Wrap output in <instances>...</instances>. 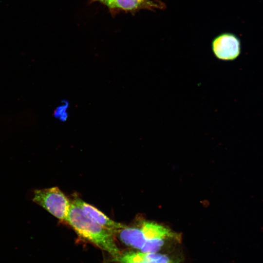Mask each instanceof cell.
<instances>
[{"instance_id": "cell-8", "label": "cell", "mask_w": 263, "mask_h": 263, "mask_svg": "<svg viewBox=\"0 0 263 263\" xmlns=\"http://www.w3.org/2000/svg\"><path fill=\"white\" fill-rule=\"evenodd\" d=\"M145 0H104L111 7L120 8L125 10H132L139 7Z\"/></svg>"}, {"instance_id": "cell-1", "label": "cell", "mask_w": 263, "mask_h": 263, "mask_svg": "<svg viewBox=\"0 0 263 263\" xmlns=\"http://www.w3.org/2000/svg\"><path fill=\"white\" fill-rule=\"evenodd\" d=\"M65 222L80 236L107 252L113 258L121 254L113 233L89 218L74 200Z\"/></svg>"}, {"instance_id": "cell-6", "label": "cell", "mask_w": 263, "mask_h": 263, "mask_svg": "<svg viewBox=\"0 0 263 263\" xmlns=\"http://www.w3.org/2000/svg\"><path fill=\"white\" fill-rule=\"evenodd\" d=\"M113 261L119 263H169L168 257L164 255L142 252L129 251L121 253Z\"/></svg>"}, {"instance_id": "cell-9", "label": "cell", "mask_w": 263, "mask_h": 263, "mask_svg": "<svg viewBox=\"0 0 263 263\" xmlns=\"http://www.w3.org/2000/svg\"><path fill=\"white\" fill-rule=\"evenodd\" d=\"M69 103L66 100H63L54 111V116L61 122H65L69 116L68 109Z\"/></svg>"}, {"instance_id": "cell-4", "label": "cell", "mask_w": 263, "mask_h": 263, "mask_svg": "<svg viewBox=\"0 0 263 263\" xmlns=\"http://www.w3.org/2000/svg\"><path fill=\"white\" fill-rule=\"evenodd\" d=\"M212 50L218 59L224 61L233 60L241 53L240 40L233 34L224 33L213 39Z\"/></svg>"}, {"instance_id": "cell-10", "label": "cell", "mask_w": 263, "mask_h": 263, "mask_svg": "<svg viewBox=\"0 0 263 263\" xmlns=\"http://www.w3.org/2000/svg\"><path fill=\"white\" fill-rule=\"evenodd\" d=\"M103 263H107V262H104Z\"/></svg>"}, {"instance_id": "cell-5", "label": "cell", "mask_w": 263, "mask_h": 263, "mask_svg": "<svg viewBox=\"0 0 263 263\" xmlns=\"http://www.w3.org/2000/svg\"><path fill=\"white\" fill-rule=\"evenodd\" d=\"M74 201L89 218L110 230L113 234L118 229L125 226V225L111 219L99 210L79 198H75Z\"/></svg>"}, {"instance_id": "cell-2", "label": "cell", "mask_w": 263, "mask_h": 263, "mask_svg": "<svg viewBox=\"0 0 263 263\" xmlns=\"http://www.w3.org/2000/svg\"><path fill=\"white\" fill-rule=\"evenodd\" d=\"M32 201L63 222L68 216L71 204L69 199L58 187L35 190Z\"/></svg>"}, {"instance_id": "cell-7", "label": "cell", "mask_w": 263, "mask_h": 263, "mask_svg": "<svg viewBox=\"0 0 263 263\" xmlns=\"http://www.w3.org/2000/svg\"><path fill=\"white\" fill-rule=\"evenodd\" d=\"M116 234L123 243L135 249L140 250L145 243L144 235L140 227L125 225L118 229L114 235Z\"/></svg>"}, {"instance_id": "cell-11", "label": "cell", "mask_w": 263, "mask_h": 263, "mask_svg": "<svg viewBox=\"0 0 263 263\" xmlns=\"http://www.w3.org/2000/svg\"><path fill=\"white\" fill-rule=\"evenodd\" d=\"M102 1L104 0H102Z\"/></svg>"}, {"instance_id": "cell-3", "label": "cell", "mask_w": 263, "mask_h": 263, "mask_svg": "<svg viewBox=\"0 0 263 263\" xmlns=\"http://www.w3.org/2000/svg\"><path fill=\"white\" fill-rule=\"evenodd\" d=\"M140 227L145 239V243L140 249L143 253H156L164 245L165 240L179 239L177 234L156 222L144 221Z\"/></svg>"}]
</instances>
